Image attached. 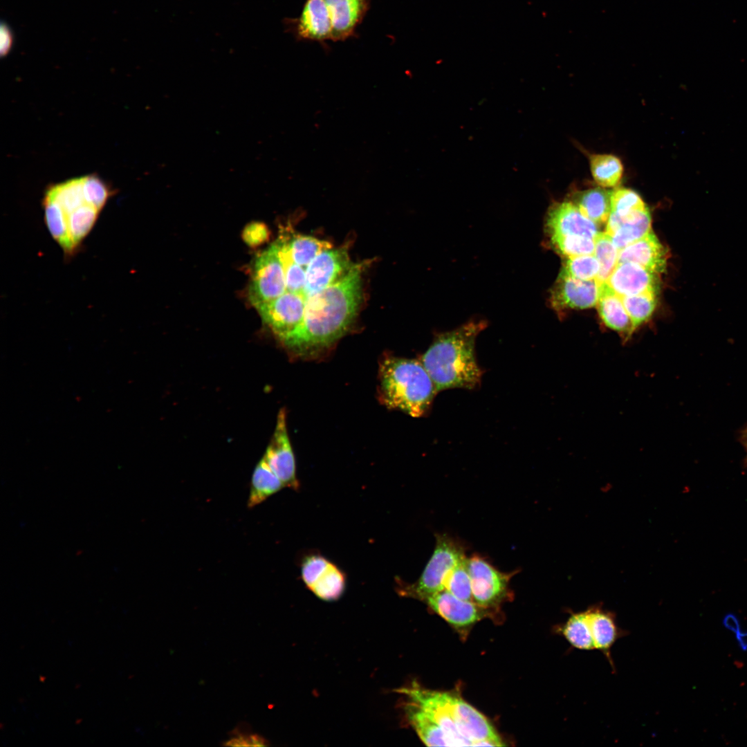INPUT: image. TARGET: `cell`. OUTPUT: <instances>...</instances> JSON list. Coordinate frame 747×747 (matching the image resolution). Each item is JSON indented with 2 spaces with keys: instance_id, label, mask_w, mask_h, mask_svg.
Listing matches in <instances>:
<instances>
[{
  "instance_id": "obj_37",
  "label": "cell",
  "mask_w": 747,
  "mask_h": 747,
  "mask_svg": "<svg viewBox=\"0 0 747 747\" xmlns=\"http://www.w3.org/2000/svg\"><path fill=\"white\" fill-rule=\"evenodd\" d=\"M561 271L582 280L596 279L600 264L594 255L570 257H567Z\"/></svg>"
},
{
  "instance_id": "obj_23",
  "label": "cell",
  "mask_w": 747,
  "mask_h": 747,
  "mask_svg": "<svg viewBox=\"0 0 747 747\" xmlns=\"http://www.w3.org/2000/svg\"><path fill=\"white\" fill-rule=\"evenodd\" d=\"M611 192L602 187L590 188L575 194L572 202L596 224L607 221L611 213Z\"/></svg>"
},
{
  "instance_id": "obj_32",
  "label": "cell",
  "mask_w": 747,
  "mask_h": 747,
  "mask_svg": "<svg viewBox=\"0 0 747 747\" xmlns=\"http://www.w3.org/2000/svg\"><path fill=\"white\" fill-rule=\"evenodd\" d=\"M345 585L344 573L331 562L310 590L317 598L325 601H332L341 597Z\"/></svg>"
},
{
  "instance_id": "obj_22",
  "label": "cell",
  "mask_w": 747,
  "mask_h": 747,
  "mask_svg": "<svg viewBox=\"0 0 747 747\" xmlns=\"http://www.w3.org/2000/svg\"><path fill=\"white\" fill-rule=\"evenodd\" d=\"M284 485L272 470L264 457L257 463L252 474L248 508L261 504L279 492Z\"/></svg>"
},
{
  "instance_id": "obj_29",
  "label": "cell",
  "mask_w": 747,
  "mask_h": 747,
  "mask_svg": "<svg viewBox=\"0 0 747 747\" xmlns=\"http://www.w3.org/2000/svg\"><path fill=\"white\" fill-rule=\"evenodd\" d=\"M43 201L45 222L50 234L66 254H71L75 248L69 237L67 220L63 210L50 199L44 197Z\"/></svg>"
},
{
  "instance_id": "obj_27",
  "label": "cell",
  "mask_w": 747,
  "mask_h": 747,
  "mask_svg": "<svg viewBox=\"0 0 747 747\" xmlns=\"http://www.w3.org/2000/svg\"><path fill=\"white\" fill-rule=\"evenodd\" d=\"M589 165L594 181L602 187H616L622 177L623 165L616 156L605 154H590Z\"/></svg>"
},
{
  "instance_id": "obj_2",
  "label": "cell",
  "mask_w": 747,
  "mask_h": 747,
  "mask_svg": "<svg viewBox=\"0 0 747 747\" xmlns=\"http://www.w3.org/2000/svg\"><path fill=\"white\" fill-rule=\"evenodd\" d=\"M486 326L483 321H471L435 337L421 362L438 392L452 388L472 389L480 383L482 371L477 362L474 346L477 336Z\"/></svg>"
},
{
  "instance_id": "obj_21",
  "label": "cell",
  "mask_w": 747,
  "mask_h": 747,
  "mask_svg": "<svg viewBox=\"0 0 747 747\" xmlns=\"http://www.w3.org/2000/svg\"><path fill=\"white\" fill-rule=\"evenodd\" d=\"M404 712L409 724L421 740L427 746H453L443 730L423 711L407 701H404Z\"/></svg>"
},
{
  "instance_id": "obj_15",
  "label": "cell",
  "mask_w": 747,
  "mask_h": 747,
  "mask_svg": "<svg viewBox=\"0 0 747 747\" xmlns=\"http://www.w3.org/2000/svg\"><path fill=\"white\" fill-rule=\"evenodd\" d=\"M606 283L621 297L658 294L660 288L659 274L629 261L618 263Z\"/></svg>"
},
{
  "instance_id": "obj_33",
  "label": "cell",
  "mask_w": 747,
  "mask_h": 747,
  "mask_svg": "<svg viewBox=\"0 0 747 747\" xmlns=\"http://www.w3.org/2000/svg\"><path fill=\"white\" fill-rule=\"evenodd\" d=\"M593 255L600 264V272L596 280L606 282L618 264V250L614 244L611 237L606 232H599L594 239Z\"/></svg>"
},
{
  "instance_id": "obj_12",
  "label": "cell",
  "mask_w": 747,
  "mask_h": 747,
  "mask_svg": "<svg viewBox=\"0 0 747 747\" xmlns=\"http://www.w3.org/2000/svg\"><path fill=\"white\" fill-rule=\"evenodd\" d=\"M600 285L596 279L582 280L560 271L551 293V305L557 311L594 306L598 300Z\"/></svg>"
},
{
  "instance_id": "obj_45",
  "label": "cell",
  "mask_w": 747,
  "mask_h": 747,
  "mask_svg": "<svg viewBox=\"0 0 747 747\" xmlns=\"http://www.w3.org/2000/svg\"><path fill=\"white\" fill-rule=\"evenodd\" d=\"M747 438V424L739 432L738 439Z\"/></svg>"
},
{
  "instance_id": "obj_30",
  "label": "cell",
  "mask_w": 747,
  "mask_h": 747,
  "mask_svg": "<svg viewBox=\"0 0 747 747\" xmlns=\"http://www.w3.org/2000/svg\"><path fill=\"white\" fill-rule=\"evenodd\" d=\"M610 220L617 227L633 212L645 210L646 205L634 191L627 188H616L611 192Z\"/></svg>"
},
{
  "instance_id": "obj_34",
  "label": "cell",
  "mask_w": 747,
  "mask_h": 747,
  "mask_svg": "<svg viewBox=\"0 0 747 747\" xmlns=\"http://www.w3.org/2000/svg\"><path fill=\"white\" fill-rule=\"evenodd\" d=\"M656 295L647 293L621 297L636 329L652 317L657 304Z\"/></svg>"
},
{
  "instance_id": "obj_9",
  "label": "cell",
  "mask_w": 747,
  "mask_h": 747,
  "mask_svg": "<svg viewBox=\"0 0 747 747\" xmlns=\"http://www.w3.org/2000/svg\"><path fill=\"white\" fill-rule=\"evenodd\" d=\"M346 248H329L319 253L306 270L302 295L306 298L335 283L351 268Z\"/></svg>"
},
{
  "instance_id": "obj_20",
  "label": "cell",
  "mask_w": 747,
  "mask_h": 747,
  "mask_svg": "<svg viewBox=\"0 0 747 747\" xmlns=\"http://www.w3.org/2000/svg\"><path fill=\"white\" fill-rule=\"evenodd\" d=\"M596 306L606 326L618 332L625 340L631 337L636 330L634 323L623 305L621 296L606 282L600 285Z\"/></svg>"
},
{
  "instance_id": "obj_26",
  "label": "cell",
  "mask_w": 747,
  "mask_h": 747,
  "mask_svg": "<svg viewBox=\"0 0 747 747\" xmlns=\"http://www.w3.org/2000/svg\"><path fill=\"white\" fill-rule=\"evenodd\" d=\"M651 222L648 208L633 213L610 235L616 248L620 250L649 232Z\"/></svg>"
},
{
  "instance_id": "obj_28",
  "label": "cell",
  "mask_w": 747,
  "mask_h": 747,
  "mask_svg": "<svg viewBox=\"0 0 747 747\" xmlns=\"http://www.w3.org/2000/svg\"><path fill=\"white\" fill-rule=\"evenodd\" d=\"M44 197L57 202L66 217L79 207L87 203L83 192V177L70 179L50 186Z\"/></svg>"
},
{
  "instance_id": "obj_5",
  "label": "cell",
  "mask_w": 747,
  "mask_h": 747,
  "mask_svg": "<svg viewBox=\"0 0 747 747\" xmlns=\"http://www.w3.org/2000/svg\"><path fill=\"white\" fill-rule=\"evenodd\" d=\"M285 291V273L277 246L273 243L255 259L248 289L250 303L258 310Z\"/></svg>"
},
{
  "instance_id": "obj_24",
  "label": "cell",
  "mask_w": 747,
  "mask_h": 747,
  "mask_svg": "<svg viewBox=\"0 0 747 747\" xmlns=\"http://www.w3.org/2000/svg\"><path fill=\"white\" fill-rule=\"evenodd\" d=\"M567 620L557 628L571 648L583 651L595 649L587 611L569 612Z\"/></svg>"
},
{
  "instance_id": "obj_6",
  "label": "cell",
  "mask_w": 747,
  "mask_h": 747,
  "mask_svg": "<svg viewBox=\"0 0 747 747\" xmlns=\"http://www.w3.org/2000/svg\"><path fill=\"white\" fill-rule=\"evenodd\" d=\"M471 580L472 600L479 605L490 608L509 597V582L515 574L501 572L479 555L467 558Z\"/></svg>"
},
{
  "instance_id": "obj_19",
  "label": "cell",
  "mask_w": 747,
  "mask_h": 747,
  "mask_svg": "<svg viewBox=\"0 0 747 747\" xmlns=\"http://www.w3.org/2000/svg\"><path fill=\"white\" fill-rule=\"evenodd\" d=\"M332 25V40L353 35L369 8L368 0H325Z\"/></svg>"
},
{
  "instance_id": "obj_38",
  "label": "cell",
  "mask_w": 747,
  "mask_h": 747,
  "mask_svg": "<svg viewBox=\"0 0 747 747\" xmlns=\"http://www.w3.org/2000/svg\"><path fill=\"white\" fill-rule=\"evenodd\" d=\"M83 177V192L86 202L101 211L113 194L110 185L95 174Z\"/></svg>"
},
{
  "instance_id": "obj_40",
  "label": "cell",
  "mask_w": 747,
  "mask_h": 747,
  "mask_svg": "<svg viewBox=\"0 0 747 747\" xmlns=\"http://www.w3.org/2000/svg\"><path fill=\"white\" fill-rule=\"evenodd\" d=\"M270 234V230L266 223L261 221H252L244 227L241 237L246 244L249 247L255 248L267 242Z\"/></svg>"
},
{
  "instance_id": "obj_1",
  "label": "cell",
  "mask_w": 747,
  "mask_h": 747,
  "mask_svg": "<svg viewBox=\"0 0 747 747\" xmlns=\"http://www.w3.org/2000/svg\"><path fill=\"white\" fill-rule=\"evenodd\" d=\"M363 266L354 264L335 283L307 297L302 322L284 344L297 355L306 356L340 338L360 306Z\"/></svg>"
},
{
  "instance_id": "obj_36",
  "label": "cell",
  "mask_w": 747,
  "mask_h": 747,
  "mask_svg": "<svg viewBox=\"0 0 747 747\" xmlns=\"http://www.w3.org/2000/svg\"><path fill=\"white\" fill-rule=\"evenodd\" d=\"M467 558L459 562L450 571L445 580L444 589L461 600L473 601Z\"/></svg>"
},
{
  "instance_id": "obj_41",
  "label": "cell",
  "mask_w": 747,
  "mask_h": 747,
  "mask_svg": "<svg viewBox=\"0 0 747 747\" xmlns=\"http://www.w3.org/2000/svg\"><path fill=\"white\" fill-rule=\"evenodd\" d=\"M225 745L232 746H264L266 745V740L256 734H237L226 741Z\"/></svg>"
},
{
  "instance_id": "obj_17",
  "label": "cell",
  "mask_w": 747,
  "mask_h": 747,
  "mask_svg": "<svg viewBox=\"0 0 747 747\" xmlns=\"http://www.w3.org/2000/svg\"><path fill=\"white\" fill-rule=\"evenodd\" d=\"M668 251L651 230L618 251V263L633 262L657 274L665 271Z\"/></svg>"
},
{
  "instance_id": "obj_44",
  "label": "cell",
  "mask_w": 747,
  "mask_h": 747,
  "mask_svg": "<svg viewBox=\"0 0 747 747\" xmlns=\"http://www.w3.org/2000/svg\"><path fill=\"white\" fill-rule=\"evenodd\" d=\"M739 441L742 445V446L744 447V450L746 452V456H745V458H744V464L746 465H747V438H746V439H739Z\"/></svg>"
},
{
  "instance_id": "obj_43",
  "label": "cell",
  "mask_w": 747,
  "mask_h": 747,
  "mask_svg": "<svg viewBox=\"0 0 747 747\" xmlns=\"http://www.w3.org/2000/svg\"><path fill=\"white\" fill-rule=\"evenodd\" d=\"M0 55L6 56L13 45V34L10 26L2 21L0 27Z\"/></svg>"
},
{
  "instance_id": "obj_4",
  "label": "cell",
  "mask_w": 747,
  "mask_h": 747,
  "mask_svg": "<svg viewBox=\"0 0 747 747\" xmlns=\"http://www.w3.org/2000/svg\"><path fill=\"white\" fill-rule=\"evenodd\" d=\"M465 557V548L459 542L448 535L437 534L434 552L420 578L413 584L400 587L399 592L423 601L444 589L447 576Z\"/></svg>"
},
{
  "instance_id": "obj_10",
  "label": "cell",
  "mask_w": 747,
  "mask_h": 747,
  "mask_svg": "<svg viewBox=\"0 0 747 747\" xmlns=\"http://www.w3.org/2000/svg\"><path fill=\"white\" fill-rule=\"evenodd\" d=\"M306 299L302 294L285 291L257 311L263 321L284 343L302 322Z\"/></svg>"
},
{
  "instance_id": "obj_16",
  "label": "cell",
  "mask_w": 747,
  "mask_h": 747,
  "mask_svg": "<svg viewBox=\"0 0 747 747\" xmlns=\"http://www.w3.org/2000/svg\"><path fill=\"white\" fill-rule=\"evenodd\" d=\"M595 649L600 651L610 665L613 673L616 667L611 656V648L627 631L617 624L616 614L604 609L601 605H592L586 609Z\"/></svg>"
},
{
  "instance_id": "obj_39",
  "label": "cell",
  "mask_w": 747,
  "mask_h": 747,
  "mask_svg": "<svg viewBox=\"0 0 747 747\" xmlns=\"http://www.w3.org/2000/svg\"><path fill=\"white\" fill-rule=\"evenodd\" d=\"M331 562L319 554L306 557L301 566V576L310 589L329 566Z\"/></svg>"
},
{
  "instance_id": "obj_11",
  "label": "cell",
  "mask_w": 747,
  "mask_h": 747,
  "mask_svg": "<svg viewBox=\"0 0 747 747\" xmlns=\"http://www.w3.org/2000/svg\"><path fill=\"white\" fill-rule=\"evenodd\" d=\"M263 457L284 487L295 490L299 488L295 456L287 432L286 412L284 409L277 414L274 433Z\"/></svg>"
},
{
  "instance_id": "obj_13",
  "label": "cell",
  "mask_w": 747,
  "mask_h": 747,
  "mask_svg": "<svg viewBox=\"0 0 747 747\" xmlns=\"http://www.w3.org/2000/svg\"><path fill=\"white\" fill-rule=\"evenodd\" d=\"M545 229L548 237L573 234L595 239L599 233L598 225L569 201L556 202L550 206Z\"/></svg>"
},
{
  "instance_id": "obj_3",
  "label": "cell",
  "mask_w": 747,
  "mask_h": 747,
  "mask_svg": "<svg viewBox=\"0 0 747 747\" xmlns=\"http://www.w3.org/2000/svg\"><path fill=\"white\" fill-rule=\"evenodd\" d=\"M378 376L382 403L414 417L425 414L438 392L421 360L386 357L380 364Z\"/></svg>"
},
{
  "instance_id": "obj_18",
  "label": "cell",
  "mask_w": 747,
  "mask_h": 747,
  "mask_svg": "<svg viewBox=\"0 0 747 747\" xmlns=\"http://www.w3.org/2000/svg\"><path fill=\"white\" fill-rule=\"evenodd\" d=\"M299 39L332 40V25L325 0H306L298 19L291 22Z\"/></svg>"
},
{
  "instance_id": "obj_14",
  "label": "cell",
  "mask_w": 747,
  "mask_h": 747,
  "mask_svg": "<svg viewBox=\"0 0 747 747\" xmlns=\"http://www.w3.org/2000/svg\"><path fill=\"white\" fill-rule=\"evenodd\" d=\"M423 602L432 611L458 629L474 625L486 614L487 608L474 601L461 600L445 589L428 596Z\"/></svg>"
},
{
  "instance_id": "obj_31",
  "label": "cell",
  "mask_w": 747,
  "mask_h": 747,
  "mask_svg": "<svg viewBox=\"0 0 747 747\" xmlns=\"http://www.w3.org/2000/svg\"><path fill=\"white\" fill-rule=\"evenodd\" d=\"M100 212L86 203L66 216L68 234L75 250L93 228Z\"/></svg>"
},
{
  "instance_id": "obj_8",
  "label": "cell",
  "mask_w": 747,
  "mask_h": 747,
  "mask_svg": "<svg viewBox=\"0 0 747 747\" xmlns=\"http://www.w3.org/2000/svg\"><path fill=\"white\" fill-rule=\"evenodd\" d=\"M452 717L463 736L473 746H503L501 737L487 718L458 694L444 692Z\"/></svg>"
},
{
  "instance_id": "obj_46",
  "label": "cell",
  "mask_w": 747,
  "mask_h": 747,
  "mask_svg": "<svg viewBox=\"0 0 747 747\" xmlns=\"http://www.w3.org/2000/svg\"><path fill=\"white\" fill-rule=\"evenodd\" d=\"M741 635H742V636H743L744 638H746V637H747V631H746V632H742Z\"/></svg>"
},
{
  "instance_id": "obj_25",
  "label": "cell",
  "mask_w": 747,
  "mask_h": 747,
  "mask_svg": "<svg viewBox=\"0 0 747 747\" xmlns=\"http://www.w3.org/2000/svg\"><path fill=\"white\" fill-rule=\"evenodd\" d=\"M286 235L288 249L292 260L306 269L313 259L323 250L332 248L331 244L317 238L282 230Z\"/></svg>"
},
{
  "instance_id": "obj_35",
  "label": "cell",
  "mask_w": 747,
  "mask_h": 747,
  "mask_svg": "<svg viewBox=\"0 0 747 747\" xmlns=\"http://www.w3.org/2000/svg\"><path fill=\"white\" fill-rule=\"evenodd\" d=\"M548 238L553 249L566 257L594 253V239L573 234L552 235Z\"/></svg>"
},
{
  "instance_id": "obj_7",
  "label": "cell",
  "mask_w": 747,
  "mask_h": 747,
  "mask_svg": "<svg viewBox=\"0 0 747 747\" xmlns=\"http://www.w3.org/2000/svg\"><path fill=\"white\" fill-rule=\"evenodd\" d=\"M397 692L407 701L423 711L436 722L451 740L453 746H473V743L460 732L452 717L444 692L425 689L414 682Z\"/></svg>"
},
{
  "instance_id": "obj_42",
  "label": "cell",
  "mask_w": 747,
  "mask_h": 747,
  "mask_svg": "<svg viewBox=\"0 0 747 747\" xmlns=\"http://www.w3.org/2000/svg\"><path fill=\"white\" fill-rule=\"evenodd\" d=\"M723 625L726 629L735 634L739 647L742 651L746 652L747 641L741 636L742 631H741V626L737 617L733 614H727L723 618Z\"/></svg>"
}]
</instances>
